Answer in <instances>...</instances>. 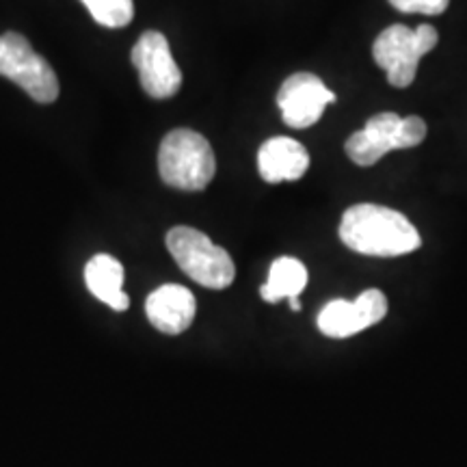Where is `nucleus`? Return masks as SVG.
I'll list each match as a JSON object with an SVG mask.
<instances>
[{
	"label": "nucleus",
	"mask_w": 467,
	"mask_h": 467,
	"mask_svg": "<svg viewBox=\"0 0 467 467\" xmlns=\"http://www.w3.org/2000/svg\"><path fill=\"white\" fill-rule=\"evenodd\" d=\"M334 102L336 93L327 89L318 76L307 72L292 74L277 93V107L282 109L285 126L296 130L317 124L323 110Z\"/></svg>",
	"instance_id": "8"
},
{
	"label": "nucleus",
	"mask_w": 467,
	"mask_h": 467,
	"mask_svg": "<svg viewBox=\"0 0 467 467\" xmlns=\"http://www.w3.org/2000/svg\"><path fill=\"white\" fill-rule=\"evenodd\" d=\"M340 241L348 249L377 258H396L416 251L422 238L405 214L377 203H358L344 213Z\"/></svg>",
	"instance_id": "1"
},
{
	"label": "nucleus",
	"mask_w": 467,
	"mask_h": 467,
	"mask_svg": "<svg viewBox=\"0 0 467 467\" xmlns=\"http://www.w3.org/2000/svg\"><path fill=\"white\" fill-rule=\"evenodd\" d=\"M132 66L139 72L143 91L156 100L173 98L182 85V72L173 61L167 37L159 31L141 35L132 48Z\"/></svg>",
	"instance_id": "6"
},
{
	"label": "nucleus",
	"mask_w": 467,
	"mask_h": 467,
	"mask_svg": "<svg viewBox=\"0 0 467 467\" xmlns=\"http://www.w3.org/2000/svg\"><path fill=\"white\" fill-rule=\"evenodd\" d=\"M440 35L433 26L420 25L416 31L405 25H392L379 35L372 57L394 87H409L418 72V61L437 46Z\"/></svg>",
	"instance_id": "4"
},
{
	"label": "nucleus",
	"mask_w": 467,
	"mask_h": 467,
	"mask_svg": "<svg viewBox=\"0 0 467 467\" xmlns=\"http://www.w3.org/2000/svg\"><path fill=\"white\" fill-rule=\"evenodd\" d=\"M307 285V268L296 258H279L273 262L266 284L260 288V296L266 303L282 299H299Z\"/></svg>",
	"instance_id": "12"
},
{
	"label": "nucleus",
	"mask_w": 467,
	"mask_h": 467,
	"mask_svg": "<svg viewBox=\"0 0 467 467\" xmlns=\"http://www.w3.org/2000/svg\"><path fill=\"white\" fill-rule=\"evenodd\" d=\"M87 288L96 299L107 303L115 312H126L130 299L124 290V266L107 254H98L85 266Z\"/></svg>",
	"instance_id": "11"
},
{
	"label": "nucleus",
	"mask_w": 467,
	"mask_h": 467,
	"mask_svg": "<svg viewBox=\"0 0 467 467\" xmlns=\"http://www.w3.org/2000/svg\"><path fill=\"white\" fill-rule=\"evenodd\" d=\"M0 76L22 87L39 104H50L58 98L55 69L20 33L0 35Z\"/></svg>",
	"instance_id": "5"
},
{
	"label": "nucleus",
	"mask_w": 467,
	"mask_h": 467,
	"mask_svg": "<svg viewBox=\"0 0 467 467\" xmlns=\"http://www.w3.org/2000/svg\"><path fill=\"white\" fill-rule=\"evenodd\" d=\"M400 119L396 113H379L372 117L370 121H368L364 130L370 134L372 139H377L379 143L385 145L389 151L394 150V139H396V132H399V126H400Z\"/></svg>",
	"instance_id": "15"
},
{
	"label": "nucleus",
	"mask_w": 467,
	"mask_h": 467,
	"mask_svg": "<svg viewBox=\"0 0 467 467\" xmlns=\"http://www.w3.org/2000/svg\"><path fill=\"white\" fill-rule=\"evenodd\" d=\"M309 154L299 141L290 137L268 139L258 151V171L268 184L295 182L306 175Z\"/></svg>",
	"instance_id": "10"
},
{
	"label": "nucleus",
	"mask_w": 467,
	"mask_h": 467,
	"mask_svg": "<svg viewBox=\"0 0 467 467\" xmlns=\"http://www.w3.org/2000/svg\"><path fill=\"white\" fill-rule=\"evenodd\" d=\"M388 314V299L381 290L370 288L361 292L355 301L336 299L320 309L318 329L327 337H350L368 327L381 323Z\"/></svg>",
	"instance_id": "7"
},
{
	"label": "nucleus",
	"mask_w": 467,
	"mask_h": 467,
	"mask_svg": "<svg viewBox=\"0 0 467 467\" xmlns=\"http://www.w3.org/2000/svg\"><path fill=\"white\" fill-rule=\"evenodd\" d=\"M167 249L192 282L210 290H223L236 277V266L223 247H217L206 234L178 225L167 234Z\"/></svg>",
	"instance_id": "3"
},
{
	"label": "nucleus",
	"mask_w": 467,
	"mask_h": 467,
	"mask_svg": "<svg viewBox=\"0 0 467 467\" xmlns=\"http://www.w3.org/2000/svg\"><path fill=\"white\" fill-rule=\"evenodd\" d=\"M389 5L402 11V14L440 16L451 5V0H389Z\"/></svg>",
	"instance_id": "17"
},
{
	"label": "nucleus",
	"mask_w": 467,
	"mask_h": 467,
	"mask_svg": "<svg viewBox=\"0 0 467 467\" xmlns=\"http://www.w3.org/2000/svg\"><path fill=\"white\" fill-rule=\"evenodd\" d=\"M344 150H347L348 159L359 167L375 165V162L381 161L383 156L389 151L388 148H385V145L379 143L377 139H372L366 130L355 132L353 137H350L347 141V148H344Z\"/></svg>",
	"instance_id": "14"
},
{
	"label": "nucleus",
	"mask_w": 467,
	"mask_h": 467,
	"mask_svg": "<svg viewBox=\"0 0 467 467\" xmlns=\"http://www.w3.org/2000/svg\"><path fill=\"white\" fill-rule=\"evenodd\" d=\"M290 307H292V312H301L299 299H290Z\"/></svg>",
	"instance_id": "18"
},
{
	"label": "nucleus",
	"mask_w": 467,
	"mask_h": 467,
	"mask_svg": "<svg viewBox=\"0 0 467 467\" xmlns=\"http://www.w3.org/2000/svg\"><path fill=\"white\" fill-rule=\"evenodd\" d=\"M98 25L109 28H121L130 25L134 16L132 0H80Z\"/></svg>",
	"instance_id": "13"
},
{
	"label": "nucleus",
	"mask_w": 467,
	"mask_h": 467,
	"mask_svg": "<svg viewBox=\"0 0 467 467\" xmlns=\"http://www.w3.org/2000/svg\"><path fill=\"white\" fill-rule=\"evenodd\" d=\"M162 182L180 191H203L217 171L208 139L189 128H178L162 139L159 150Z\"/></svg>",
	"instance_id": "2"
},
{
	"label": "nucleus",
	"mask_w": 467,
	"mask_h": 467,
	"mask_svg": "<svg viewBox=\"0 0 467 467\" xmlns=\"http://www.w3.org/2000/svg\"><path fill=\"white\" fill-rule=\"evenodd\" d=\"M145 314L151 327H156L162 334H184L195 318V296L184 285L165 284L148 296Z\"/></svg>",
	"instance_id": "9"
},
{
	"label": "nucleus",
	"mask_w": 467,
	"mask_h": 467,
	"mask_svg": "<svg viewBox=\"0 0 467 467\" xmlns=\"http://www.w3.org/2000/svg\"><path fill=\"white\" fill-rule=\"evenodd\" d=\"M424 137H426L424 119H420V117H416V115L405 117V119H400L399 132H396L394 150L416 148V145L424 141Z\"/></svg>",
	"instance_id": "16"
}]
</instances>
